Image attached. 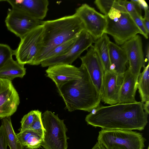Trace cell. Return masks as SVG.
I'll return each instance as SVG.
<instances>
[{
	"label": "cell",
	"instance_id": "obj_18",
	"mask_svg": "<svg viewBox=\"0 0 149 149\" xmlns=\"http://www.w3.org/2000/svg\"><path fill=\"white\" fill-rule=\"evenodd\" d=\"M109 49L111 70H114L119 76L123 78L128 62L126 52L121 47L111 41Z\"/></svg>",
	"mask_w": 149,
	"mask_h": 149
},
{
	"label": "cell",
	"instance_id": "obj_32",
	"mask_svg": "<svg viewBox=\"0 0 149 149\" xmlns=\"http://www.w3.org/2000/svg\"><path fill=\"white\" fill-rule=\"evenodd\" d=\"M134 1L141 6V8L144 9H148V7L146 2L144 0H134Z\"/></svg>",
	"mask_w": 149,
	"mask_h": 149
},
{
	"label": "cell",
	"instance_id": "obj_24",
	"mask_svg": "<svg viewBox=\"0 0 149 149\" xmlns=\"http://www.w3.org/2000/svg\"><path fill=\"white\" fill-rule=\"evenodd\" d=\"M43 136L33 131L23 146L26 149H37L42 146Z\"/></svg>",
	"mask_w": 149,
	"mask_h": 149
},
{
	"label": "cell",
	"instance_id": "obj_21",
	"mask_svg": "<svg viewBox=\"0 0 149 149\" xmlns=\"http://www.w3.org/2000/svg\"><path fill=\"white\" fill-rule=\"evenodd\" d=\"M1 119V125L3 127L7 146L10 149H23L24 147L19 140L13 127L10 116Z\"/></svg>",
	"mask_w": 149,
	"mask_h": 149
},
{
	"label": "cell",
	"instance_id": "obj_12",
	"mask_svg": "<svg viewBox=\"0 0 149 149\" xmlns=\"http://www.w3.org/2000/svg\"><path fill=\"white\" fill-rule=\"evenodd\" d=\"M121 46L126 52L129 65L128 68L133 74L139 77L146 62L141 36L137 35Z\"/></svg>",
	"mask_w": 149,
	"mask_h": 149
},
{
	"label": "cell",
	"instance_id": "obj_29",
	"mask_svg": "<svg viewBox=\"0 0 149 149\" xmlns=\"http://www.w3.org/2000/svg\"><path fill=\"white\" fill-rule=\"evenodd\" d=\"M114 0H96L94 3L100 12L107 15L112 7Z\"/></svg>",
	"mask_w": 149,
	"mask_h": 149
},
{
	"label": "cell",
	"instance_id": "obj_7",
	"mask_svg": "<svg viewBox=\"0 0 149 149\" xmlns=\"http://www.w3.org/2000/svg\"><path fill=\"white\" fill-rule=\"evenodd\" d=\"M43 31L42 24L20 39L18 47L14 50V55L19 63L30 65L37 56L42 45Z\"/></svg>",
	"mask_w": 149,
	"mask_h": 149
},
{
	"label": "cell",
	"instance_id": "obj_8",
	"mask_svg": "<svg viewBox=\"0 0 149 149\" xmlns=\"http://www.w3.org/2000/svg\"><path fill=\"white\" fill-rule=\"evenodd\" d=\"M75 13L81 21L84 30L95 41L105 33L107 24L106 17L94 8L83 3L76 9Z\"/></svg>",
	"mask_w": 149,
	"mask_h": 149
},
{
	"label": "cell",
	"instance_id": "obj_1",
	"mask_svg": "<svg viewBox=\"0 0 149 149\" xmlns=\"http://www.w3.org/2000/svg\"><path fill=\"white\" fill-rule=\"evenodd\" d=\"M143 103L137 102L109 106H99L88 114L87 123L106 130L142 131L148 123V114L143 108Z\"/></svg>",
	"mask_w": 149,
	"mask_h": 149
},
{
	"label": "cell",
	"instance_id": "obj_26",
	"mask_svg": "<svg viewBox=\"0 0 149 149\" xmlns=\"http://www.w3.org/2000/svg\"><path fill=\"white\" fill-rule=\"evenodd\" d=\"M28 130L37 132L44 136L45 130L42 123V112L39 110H36V114L34 121L31 127L26 131Z\"/></svg>",
	"mask_w": 149,
	"mask_h": 149
},
{
	"label": "cell",
	"instance_id": "obj_2",
	"mask_svg": "<svg viewBox=\"0 0 149 149\" xmlns=\"http://www.w3.org/2000/svg\"><path fill=\"white\" fill-rule=\"evenodd\" d=\"M81 78L66 82L58 91L70 112L80 110L91 112L99 106L101 96L93 84L85 67L81 64Z\"/></svg>",
	"mask_w": 149,
	"mask_h": 149
},
{
	"label": "cell",
	"instance_id": "obj_36",
	"mask_svg": "<svg viewBox=\"0 0 149 149\" xmlns=\"http://www.w3.org/2000/svg\"><path fill=\"white\" fill-rule=\"evenodd\" d=\"M146 56L147 60L148 61L149 59V46L148 43L147 44L146 48Z\"/></svg>",
	"mask_w": 149,
	"mask_h": 149
},
{
	"label": "cell",
	"instance_id": "obj_38",
	"mask_svg": "<svg viewBox=\"0 0 149 149\" xmlns=\"http://www.w3.org/2000/svg\"><path fill=\"white\" fill-rule=\"evenodd\" d=\"M5 1V0H0V1Z\"/></svg>",
	"mask_w": 149,
	"mask_h": 149
},
{
	"label": "cell",
	"instance_id": "obj_33",
	"mask_svg": "<svg viewBox=\"0 0 149 149\" xmlns=\"http://www.w3.org/2000/svg\"><path fill=\"white\" fill-rule=\"evenodd\" d=\"M142 20L144 26L148 33H149V19L142 17Z\"/></svg>",
	"mask_w": 149,
	"mask_h": 149
},
{
	"label": "cell",
	"instance_id": "obj_22",
	"mask_svg": "<svg viewBox=\"0 0 149 149\" xmlns=\"http://www.w3.org/2000/svg\"><path fill=\"white\" fill-rule=\"evenodd\" d=\"M149 64L143 67L138 78L137 88L140 94L141 102L143 103L149 101Z\"/></svg>",
	"mask_w": 149,
	"mask_h": 149
},
{
	"label": "cell",
	"instance_id": "obj_17",
	"mask_svg": "<svg viewBox=\"0 0 149 149\" xmlns=\"http://www.w3.org/2000/svg\"><path fill=\"white\" fill-rule=\"evenodd\" d=\"M138 78L128 68L126 70L119 91L118 103H132L137 102L135 96L137 88Z\"/></svg>",
	"mask_w": 149,
	"mask_h": 149
},
{
	"label": "cell",
	"instance_id": "obj_28",
	"mask_svg": "<svg viewBox=\"0 0 149 149\" xmlns=\"http://www.w3.org/2000/svg\"><path fill=\"white\" fill-rule=\"evenodd\" d=\"M120 1L126 11L129 14L136 13L141 15V7L134 0H132L130 1L127 0Z\"/></svg>",
	"mask_w": 149,
	"mask_h": 149
},
{
	"label": "cell",
	"instance_id": "obj_4",
	"mask_svg": "<svg viewBox=\"0 0 149 149\" xmlns=\"http://www.w3.org/2000/svg\"><path fill=\"white\" fill-rule=\"evenodd\" d=\"M105 16L107 24L105 33L112 36L118 45L138 33L142 34L120 0H114L112 7Z\"/></svg>",
	"mask_w": 149,
	"mask_h": 149
},
{
	"label": "cell",
	"instance_id": "obj_10",
	"mask_svg": "<svg viewBox=\"0 0 149 149\" xmlns=\"http://www.w3.org/2000/svg\"><path fill=\"white\" fill-rule=\"evenodd\" d=\"M95 41L93 37L84 30L79 34L73 45L66 53L45 60L40 64L43 67L58 64L71 65L84 51L91 46Z\"/></svg>",
	"mask_w": 149,
	"mask_h": 149
},
{
	"label": "cell",
	"instance_id": "obj_13",
	"mask_svg": "<svg viewBox=\"0 0 149 149\" xmlns=\"http://www.w3.org/2000/svg\"><path fill=\"white\" fill-rule=\"evenodd\" d=\"M80 58L81 61V64L86 68L92 81L102 97L104 71L93 45L91 46L86 54Z\"/></svg>",
	"mask_w": 149,
	"mask_h": 149
},
{
	"label": "cell",
	"instance_id": "obj_30",
	"mask_svg": "<svg viewBox=\"0 0 149 149\" xmlns=\"http://www.w3.org/2000/svg\"><path fill=\"white\" fill-rule=\"evenodd\" d=\"M135 23L142 32V35L146 39L148 38L149 33L148 32L144 25L142 20L141 15L137 13L130 14Z\"/></svg>",
	"mask_w": 149,
	"mask_h": 149
},
{
	"label": "cell",
	"instance_id": "obj_16",
	"mask_svg": "<svg viewBox=\"0 0 149 149\" xmlns=\"http://www.w3.org/2000/svg\"><path fill=\"white\" fill-rule=\"evenodd\" d=\"M12 8L19 9L37 20H41L46 16L48 10L47 0H6Z\"/></svg>",
	"mask_w": 149,
	"mask_h": 149
},
{
	"label": "cell",
	"instance_id": "obj_25",
	"mask_svg": "<svg viewBox=\"0 0 149 149\" xmlns=\"http://www.w3.org/2000/svg\"><path fill=\"white\" fill-rule=\"evenodd\" d=\"M14 55L13 50L8 45L0 43V69Z\"/></svg>",
	"mask_w": 149,
	"mask_h": 149
},
{
	"label": "cell",
	"instance_id": "obj_9",
	"mask_svg": "<svg viewBox=\"0 0 149 149\" xmlns=\"http://www.w3.org/2000/svg\"><path fill=\"white\" fill-rule=\"evenodd\" d=\"M5 22L8 29L21 39L42 24L43 21L35 19L19 9L12 8L8 10Z\"/></svg>",
	"mask_w": 149,
	"mask_h": 149
},
{
	"label": "cell",
	"instance_id": "obj_3",
	"mask_svg": "<svg viewBox=\"0 0 149 149\" xmlns=\"http://www.w3.org/2000/svg\"><path fill=\"white\" fill-rule=\"evenodd\" d=\"M42 24L43 31L42 47L31 65L40 64L51 50L77 37L84 30L81 21L75 13L54 20L43 21Z\"/></svg>",
	"mask_w": 149,
	"mask_h": 149
},
{
	"label": "cell",
	"instance_id": "obj_34",
	"mask_svg": "<svg viewBox=\"0 0 149 149\" xmlns=\"http://www.w3.org/2000/svg\"><path fill=\"white\" fill-rule=\"evenodd\" d=\"M91 149H105L102 144L97 141Z\"/></svg>",
	"mask_w": 149,
	"mask_h": 149
},
{
	"label": "cell",
	"instance_id": "obj_27",
	"mask_svg": "<svg viewBox=\"0 0 149 149\" xmlns=\"http://www.w3.org/2000/svg\"><path fill=\"white\" fill-rule=\"evenodd\" d=\"M36 114V110H32L23 116L20 121L19 132L26 131L31 127L34 121Z\"/></svg>",
	"mask_w": 149,
	"mask_h": 149
},
{
	"label": "cell",
	"instance_id": "obj_15",
	"mask_svg": "<svg viewBox=\"0 0 149 149\" xmlns=\"http://www.w3.org/2000/svg\"><path fill=\"white\" fill-rule=\"evenodd\" d=\"M46 70L47 76L55 83L57 88L64 83L81 78L82 71L81 67L71 65L58 64L48 67Z\"/></svg>",
	"mask_w": 149,
	"mask_h": 149
},
{
	"label": "cell",
	"instance_id": "obj_6",
	"mask_svg": "<svg viewBox=\"0 0 149 149\" xmlns=\"http://www.w3.org/2000/svg\"><path fill=\"white\" fill-rule=\"evenodd\" d=\"M42 120L45 130L42 146L45 149H67L69 138L64 120L48 110L42 115Z\"/></svg>",
	"mask_w": 149,
	"mask_h": 149
},
{
	"label": "cell",
	"instance_id": "obj_5",
	"mask_svg": "<svg viewBox=\"0 0 149 149\" xmlns=\"http://www.w3.org/2000/svg\"><path fill=\"white\" fill-rule=\"evenodd\" d=\"M97 141L105 149H143L146 139L142 134L132 130L102 129Z\"/></svg>",
	"mask_w": 149,
	"mask_h": 149
},
{
	"label": "cell",
	"instance_id": "obj_14",
	"mask_svg": "<svg viewBox=\"0 0 149 149\" xmlns=\"http://www.w3.org/2000/svg\"><path fill=\"white\" fill-rule=\"evenodd\" d=\"M123 79L113 69L104 72L101 99L102 102L110 105L118 103L119 91Z\"/></svg>",
	"mask_w": 149,
	"mask_h": 149
},
{
	"label": "cell",
	"instance_id": "obj_31",
	"mask_svg": "<svg viewBox=\"0 0 149 149\" xmlns=\"http://www.w3.org/2000/svg\"><path fill=\"white\" fill-rule=\"evenodd\" d=\"M7 146L3 127L0 126V149H7Z\"/></svg>",
	"mask_w": 149,
	"mask_h": 149
},
{
	"label": "cell",
	"instance_id": "obj_20",
	"mask_svg": "<svg viewBox=\"0 0 149 149\" xmlns=\"http://www.w3.org/2000/svg\"><path fill=\"white\" fill-rule=\"evenodd\" d=\"M26 73V68L24 65L12 58L0 69V78L11 81L16 77L22 78Z\"/></svg>",
	"mask_w": 149,
	"mask_h": 149
},
{
	"label": "cell",
	"instance_id": "obj_23",
	"mask_svg": "<svg viewBox=\"0 0 149 149\" xmlns=\"http://www.w3.org/2000/svg\"><path fill=\"white\" fill-rule=\"evenodd\" d=\"M77 37L68 40L54 47L47 54L43 61L63 55L66 53L74 44Z\"/></svg>",
	"mask_w": 149,
	"mask_h": 149
},
{
	"label": "cell",
	"instance_id": "obj_11",
	"mask_svg": "<svg viewBox=\"0 0 149 149\" xmlns=\"http://www.w3.org/2000/svg\"><path fill=\"white\" fill-rule=\"evenodd\" d=\"M19 103V94L12 81L0 78V118L13 115Z\"/></svg>",
	"mask_w": 149,
	"mask_h": 149
},
{
	"label": "cell",
	"instance_id": "obj_35",
	"mask_svg": "<svg viewBox=\"0 0 149 149\" xmlns=\"http://www.w3.org/2000/svg\"><path fill=\"white\" fill-rule=\"evenodd\" d=\"M149 101H148L145 102L144 104H143V108L144 110L148 114H149Z\"/></svg>",
	"mask_w": 149,
	"mask_h": 149
},
{
	"label": "cell",
	"instance_id": "obj_19",
	"mask_svg": "<svg viewBox=\"0 0 149 149\" xmlns=\"http://www.w3.org/2000/svg\"><path fill=\"white\" fill-rule=\"evenodd\" d=\"M110 41L107 34L104 33L95 41L93 45L102 63L104 72L111 70L109 49Z\"/></svg>",
	"mask_w": 149,
	"mask_h": 149
},
{
	"label": "cell",
	"instance_id": "obj_37",
	"mask_svg": "<svg viewBox=\"0 0 149 149\" xmlns=\"http://www.w3.org/2000/svg\"><path fill=\"white\" fill-rule=\"evenodd\" d=\"M145 14L144 18L149 19V11L148 9H144Z\"/></svg>",
	"mask_w": 149,
	"mask_h": 149
}]
</instances>
